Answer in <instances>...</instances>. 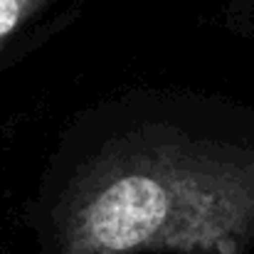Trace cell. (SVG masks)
Masks as SVG:
<instances>
[{
	"mask_svg": "<svg viewBox=\"0 0 254 254\" xmlns=\"http://www.w3.org/2000/svg\"><path fill=\"white\" fill-rule=\"evenodd\" d=\"M55 0H0V55L35 25Z\"/></svg>",
	"mask_w": 254,
	"mask_h": 254,
	"instance_id": "2",
	"label": "cell"
},
{
	"mask_svg": "<svg viewBox=\"0 0 254 254\" xmlns=\"http://www.w3.org/2000/svg\"><path fill=\"white\" fill-rule=\"evenodd\" d=\"M45 254H247L254 143L163 106L89 126L37 197Z\"/></svg>",
	"mask_w": 254,
	"mask_h": 254,
	"instance_id": "1",
	"label": "cell"
}]
</instances>
